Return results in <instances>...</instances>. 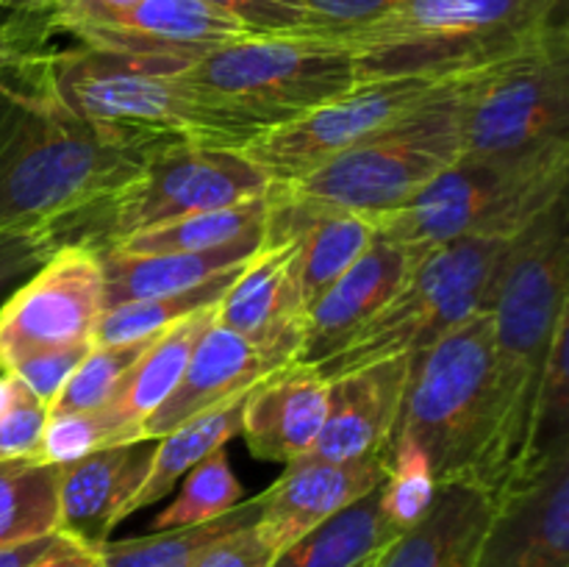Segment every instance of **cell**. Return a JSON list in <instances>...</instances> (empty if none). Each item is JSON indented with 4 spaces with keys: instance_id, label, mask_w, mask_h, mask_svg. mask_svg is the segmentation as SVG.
I'll return each mask as SVG.
<instances>
[{
    "instance_id": "cell-1",
    "label": "cell",
    "mask_w": 569,
    "mask_h": 567,
    "mask_svg": "<svg viewBox=\"0 0 569 567\" xmlns=\"http://www.w3.org/2000/svg\"><path fill=\"white\" fill-rule=\"evenodd\" d=\"M567 198L511 248L492 306V437L478 487L492 498L526 481L542 456V392L550 345L569 311Z\"/></svg>"
},
{
    "instance_id": "cell-2",
    "label": "cell",
    "mask_w": 569,
    "mask_h": 567,
    "mask_svg": "<svg viewBox=\"0 0 569 567\" xmlns=\"http://www.w3.org/2000/svg\"><path fill=\"white\" fill-rule=\"evenodd\" d=\"M37 59L0 72V233L44 228L137 176L161 145L187 142L70 115L42 87Z\"/></svg>"
},
{
    "instance_id": "cell-3",
    "label": "cell",
    "mask_w": 569,
    "mask_h": 567,
    "mask_svg": "<svg viewBox=\"0 0 569 567\" xmlns=\"http://www.w3.org/2000/svg\"><path fill=\"white\" fill-rule=\"evenodd\" d=\"M567 0H400L381 22L339 39L356 78H453L503 61L565 17ZM337 42V39H333Z\"/></svg>"
},
{
    "instance_id": "cell-4",
    "label": "cell",
    "mask_w": 569,
    "mask_h": 567,
    "mask_svg": "<svg viewBox=\"0 0 569 567\" xmlns=\"http://www.w3.org/2000/svg\"><path fill=\"white\" fill-rule=\"evenodd\" d=\"M189 92L220 120L237 148L287 126L359 83L345 44L311 33L242 37L181 67Z\"/></svg>"
},
{
    "instance_id": "cell-5",
    "label": "cell",
    "mask_w": 569,
    "mask_h": 567,
    "mask_svg": "<svg viewBox=\"0 0 569 567\" xmlns=\"http://www.w3.org/2000/svg\"><path fill=\"white\" fill-rule=\"evenodd\" d=\"M569 139L500 156H459L400 209L372 217L381 239L445 245L467 237H520L567 198Z\"/></svg>"
},
{
    "instance_id": "cell-6",
    "label": "cell",
    "mask_w": 569,
    "mask_h": 567,
    "mask_svg": "<svg viewBox=\"0 0 569 567\" xmlns=\"http://www.w3.org/2000/svg\"><path fill=\"white\" fill-rule=\"evenodd\" d=\"M470 72L456 76L437 98L422 103L395 126L289 183H270L267 206L320 215L378 217L400 209L426 189L437 172L461 156L459 103Z\"/></svg>"
},
{
    "instance_id": "cell-7",
    "label": "cell",
    "mask_w": 569,
    "mask_h": 567,
    "mask_svg": "<svg viewBox=\"0 0 569 567\" xmlns=\"http://www.w3.org/2000/svg\"><path fill=\"white\" fill-rule=\"evenodd\" d=\"M270 181L239 148L170 142L103 198L48 222L50 245L106 253L114 245L200 211L264 198Z\"/></svg>"
},
{
    "instance_id": "cell-8",
    "label": "cell",
    "mask_w": 569,
    "mask_h": 567,
    "mask_svg": "<svg viewBox=\"0 0 569 567\" xmlns=\"http://www.w3.org/2000/svg\"><path fill=\"white\" fill-rule=\"evenodd\" d=\"M492 437V311H478L415 354L392 439L426 454L437 484H478Z\"/></svg>"
},
{
    "instance_id": "cell-9",
    "label": "cell",
    "mask_w": 569,
    "mask_h": 567,
    "mask_svg": "<svg viewBox=\"0 0 569 567\" xmlns=\"http://www.w3.org/2000/svg\"><path fill=\"white\" fill-rule=\"evenodd\" d=\"M33 67L50 98L94 126L237 148L220 120L181 81L187 64L78 44L48 50Z\"/></svg>"
},
{
    "instance_id": "cell-10",
    "label": "cell",
    "mask_w": 569,
    "mask_h": 567,
    "mask_svg": "<svg viewBox=\"0 0 569 567\" xmlns=\"http://www.w3.org/2000/svg\"><path fill=\"white\" fill-rule=\"evenodd\" d=\"M520 237H467L433 245L398 295L317 370L331 381L372 361L415 356L472 315L487 311Z\"/></svg>"
},
{
    "instance_id": "cell-11",
    "label": "cell",
    "mask_w": 569,
    "mask_h": 567,
    "mask_svg": "<svg viewBox=\"0 0 569 567\" xmlns=\"http://www.w3.org/2000/svg\"><path fill=\"white\" fill-rule=\"evenodd\" d=\"M461 156L522 153L569 139V26L470 72L459 103Z\"/></svg>"
},
{
    "instance_id": "cell-12",
    "label": "cell",
    "mask_w": 569,
    "mask_h": 567,
    "mask_svg": "<svg viewBox=\"0 0 569 567\" xmlns=\"http://www.w3.org/2000/svg\"><path fill=\"white\" fill-rule=\"evenodd\" d=\"M453 78H387L356 83L350 92L328 100L320 109L287 126L256 133L239 150L264 172L270 183L298 181L333 156L409 117L422 103L437 98Z\"/></svg>"
},
{
    "instance_id": "cell-13",
    "label": "cell",
    "mask_w": 569,
    "mask_h": 567,
    "mask_svg": "<svg viewBox=\"0 0 569 567\" xmlns=\"http://www.w3.org/2000/svg\"><path fill=\"white\" fill-rule=\"evenodd\" d=\"M106 309L100 256L59 248L0 304V372L44 350L92 342Z\"/></svg>"
},
{
    "instance_id": "cell-14",
    "label": "cell",
    "mask_w": 569,
    "mask_h": 567,
    "mask_svg": "<svg viewBox=\"0 0 569 567\" xmlns=\"http://www.w3.org/2000/svg\"><path fill=\"white\" fill-rule=\"evenodd\" d=\"M476 567H569V437L495 498Z\"/></svg>"
},
{
    "instance_id": "cell-15",
    "label": "cell",
    "mask_w": 569,
    "mask_h": 567,
    "mask_svg": "<svg viewBox=\"0 0 569 567\" xmlns=\"http://www.w3.org/2000/svg\"><path fill=\"white\" fill-rule=\"evenodd\" d=\"M428 250V245L389 242L378 237L359 261L311 304L298 359L320 365L339 354L398 295Z\"/></svg>"
},
{
    "instance_id": "cell-16",
    "label": "cell",
    "mask_w": 569,
    "mask_h": 567,
    "mask_svg": "<svg viewBox=\"0 0 569 567\" xmlns=\"http://www.w3.org/2000/svg\"><path fill=\"white\" fill-rule=\"evenodd\" d=\"M306 315L295 242L261 248L217 300V326L281 361L300 356Z\"/></svg>"
},
{
    "instance_id": "cell-17",
    "label": "cell",
    "mask_w": 569,
    "mask_h": 567,
    "mask_svg": "<svg viewBox=\"0 0 569 567\" xmlns=\"http://www.w3.org/2000/svg\"><path fill=\"white\" fill-rule=\"evenodd\" d=\"M387 478L383 454L359 459H303L283 467L281 478L261 493V511L256 531L276 554L309 534L328 517L378 489Z\"/></svg>"
},
{
    "instance_id": "cell-18",
    "label": "cell",
    "mask_w": 569,
    "mask_h": 567,
    "mask_svg": "<svg viewBox=\"0 0 569 567\" xmlns=\"http://www.w3.org/2000/svg\"><path fill=\"white\" fill-rule=\"evenodd\" d=\"M411 361L415 356L400 354L331 378L326 422L306 456L345 461L387 454L403 409Z\"/></svg>"
},
{
    "instance_id": "cell-19",
    "label": "cell",
    "mask_w": 569,
    "mask_h": 567,
    "mask_svg": "<svg viewBox=\"0 0 569 567\" xmlns=\"http://www.w3.org/2000/svg\"><path fill=\"white\" fill-rule=\"evenodd\" d=\"M153 448L156 439H137L56 465V531L100 548L126 520V506L148 476Z\"/></svg>"
},
{
    "instance_id": "cell-20",
    "label": "cell",
    "mask_w": 569,
    "mask_h": 567,
    "mask_svg": "<svg viewBox=\"0 0 569 567\" xmlns=\"http://www.w3.org/2000/svg\"><path fill=\"white\" fill-rule=\"evenodd\" d=\"M70 37L111 53L189 64L220 44L253 33L203 0H139L120 20L78 28Z\"/></svg>"
},
{
    "instance_id": "cell-21",
    "label": "cell",
    "mask_w": 569,
    "mask_h": 567,
    "mask_svg": "<svg viewBox=\"0 0 569 567\" xmlns=\"http://www.w3.org/2000/svg\"><path fill=\"white\" fill-rule=\"evenodd\" d=\"M331 381L309 361H287L267 372L242 404V437L250 454L272 465L306 456L328 415Z\"/></svg>"
},
{
    "instance_id": "cell-22",
    "label": "cell",
    "mask_w": 569,
    "mask_h": 567,
    "mask_svg": "<svg viewBox=\"0 0 569 567\" xmlns=\"http://www.w3.org/2000/svg\"><path fill=\"white\" fill-rule=\"evenodd\" d=\"M287 365L267 354L259 345L222 326H211L192 350L181 381L176 384L164 404L144 420L142 437L161 439L172 428L183 426L203 411L244 398L267 372Z\"/></svg>"
},
{
    "instance_id": "cell-23",
    "label": "cell",
    "mask_w": 569,
    "mask_h": 567,
    "mask_svg": "<svg viewBox=\"0 0 569 567\" xmlns=\"http://www.w3.org/2000/svg\"><path fill=\"white\" fill-rule=\"evenodd\" d=\"M495 498L472 481L439 484L420 523L389 539L372 567H476Z\"/></svg>"
},
{
    "instance_id": "cell-24",
    "label": "cell",
    "mask_w": 569,
    "mask_h": 567,
    "mask_svg": "<svg viewBox=\"0 0 569 567\" xmlns=\"http://www.w3.org/2000/svg\"><path fill=\"white\" fill-rule=\"evenodd\" d=\"M217 322V304L203 306L192 315L181 317L156 337V342L139 356L137 365L128 370L117 392L103 406L92 409L103 428L109 431L111 445L137 442L142 437V426L156 409L176 389L187 370L192 350L200 337Z\"/></svg>"
},
{
    "instance_id": "cell-25",
    "label": "cell",
    "mask_w": 569,
    "mask_h": 567,
    "mask_svg": "<svg viewBox=\"0 0 569 567\" xmlns=\"http://www.w3.org/2000/svg\"><path fill=\"white\" fill-rule=\"evenodd\" d=\"M261 242H264V233L233 239L209 250H189V253H100L106 309L200 287L209 278L226 272L228 267L242 265L250 256L259 253Z\"/></svg>"
},
{
    "instance_id": "cell-26",
    "label": "cell",
    "mask_w": 569,
    "mask_h": 567,
    "mask_svg": "<svg viewBox=\"0 0 569 567\" xmlns=\"http://www.w3.org/2000/svg\"><path fill=\"white\" fill-rule=\"evenodd\" d=\"M242 404L244 398H237L231 404L217 406V409L203 411V415L192 417L189 422L156 439L148 476L139 484L133 498L128 500L126 517H131L139 509H148L156 500L170 495L194 465L226 448L242 431Z\"/></svg>"
},
{
    "instance_id": "cell-27",
    "label": "cell",
    "mask_w": 569,
    "mask_h": 567,
    "mask_svg": "<svg viewBox=\"0 0 569 567\" xmlns=\"http://www.w3.org/2000/svg\"><path fill=\"white\" fill-rule=\"evenodd\" d=\"M395 539L381 515V487L295 539L270 567H361Z\"/></svg>"
},
{
    "instance_id": "cell-28",
    "label": "cell",
    "mask_w": 569,
    "mask_h": 567,
    "mask_svg": "<svg viewBox=\"0 0 569 567\" xmlns=\"http://www.w3.org/2000/svg\"><path fill=\"white\" fill-rule=\"evenodd\" d=\"M261 495L242 500L228 515L209 523L181 528H164L148 537H133L98 548L103 567H198L226 537L259 520Z\"/></svg>"
},
{
    "instance_id": "cell-29",
    "label": "cell",
    "mask_w": 569,
    "mask_h": 567,
    "mask_svg": "<svg viewBox=\"0 0 569 567\" xmlns=\"http://www.w3.org/2000/svg\"><path fill=\"white\" fill-rule=\"evenodd\" d=\"M267 222V195L248 200V203L226 206V209L200 211V215L181 217L167 226L150 228L126 242L114 245L106 253L122 256H150V253H189V250H209L233 239L264 233Z\"/></svg>"
},
{
    "instance_id": "cell-30",
    "label": "cell",
    "mask_w": 569,
    "mask_h": 567,
    "mask_svg": "<svg viewBox=\"0 0 569 567\" xmlns=\"http://www.w3.org/2000/svg\"><path fill=\"white\" fill-rule=\"evenodd\" d=\"M56 465L0 461V548L56 531Z\"/></svg>"
},
{
    "instance_id": "cell-31",
    "label": "cell",
    "mask_w": 569,
    "mask_h": 567,
    "mask_svg": "<svg viewBox=\"0 0 569 567\" xmlns=\"http://www.w3.org/2000/svg\"><path fill=\"white\" fill-rule=\"evenodd\" d=\"M250 259H253V256H250ZM248 261L228 267V270L220 272V276L209 278V281H203L200 287L183 289V292L109 306V309H103V315H100L98 326H94L92 342L122 345V342H133V339L150 337V334L164 331L167 326H172V322L181 320V317L192 315V311L203 309V306L217 304V300L222 298V292L231 287L233 278L242 272V267L248 265Z\"/></svg>"
},
{
    "instance_id": "cell-32",
    "label": "cell",
    "mask_w": 569,
    "mask_h": 567,
    "mask_svg": "<svg viewBox=\"0 0 569 567\" xmlns=\"http://www.w3.org/2000/svg\"><path fill=\"white\" fill-rule=\"evenodd\" d=\"M242 500L244 489L239 484V478L233 476L231 465H228L226 450H217V454L206 456L200 465H194L183 476L178 498L153 517L150 528L153 531H164V528L209 523L214 517L228 515Z\"/></svg>"
},
{
    "instance_id": "cell-33",
    "label": "cell",
    "mask_w": 569,
    "mask_h": 567,
    "mask_svg": "<svg viewBox=\"0 0 569 567\" xmlns=\"http://www.w3.org/2000/svg\"><path fill=\"white\" fill-rule=\"evenodd\" d=\"M383 459L387 478L381 484V515L389 531L398 537L431 509L439 484L426 454L411 439H392Z\"/></svg>"
},
{
    "instance_id": "cell-34",
    "label": "cell",
    "mask_w": 569,
    "mask_h": 567,
    "mask_svg": "<svg viewBox=\"0 0 569 567\" xmlns=\"http://www.w3.org/2000/svg\"><path fill=\"white\" fill-rule=\"evenodd\" d=\"M159 334H150V337L133 339V342L122 345H92V350L83 356L81 365L72 370V376L67 378L64 387L59 389L53 404L48 406V415L92 411L98 409V406H103L106 400L117 392V387H120L122 378L128 376V370L137 365L139 356L156 342Z\"/></svg>"
},
{
    "instance_id": "cell-35",
    "label": "cell",
    "mask_w": 569,
    "mask_h": 567,
    "mask_svg": "<svg viewBox=\"0 0 569 567\" xmlns=\"http://www.w3.org/2000/svg\"><path fill=\"white\" fill-rule=\"evenodd\" d=\"M48 406L14 372H0V461H39Z\"/></svg>"
},
{
    "instance_id": "cell-36",
    "label": "cell",
    "mask_w": 569,
    "mask_h": 567,
    "mask_svg": "<svg viewBox=\"0 0 569 567\" xmlns=\"http://www.w3.org/2000/svg\"><path fill=\"white\" fill-rule=\"evenodd\" d=\"M569 437V311L556 326L542 392V456Z\"/></svg>"
},
{
    "instance_id": "cell-37",
    "label": "cell",
    "mask_w": 569,
    "mask_h": 567,
    "mask_svg": "<svg viewBox=\"0 0 569 567\" xmlns=\"http://www.w3.org/2000/svg\"><path fill=\"white\" fill-rule=\"evenodd\" d=\"M309 20L311 37L348 39L381 22L400 0H295Z\"/></svg>"
},
{
    "instance_id": "cell-38",
    "label": "cell",
    "mask_w": 569,
    "mask_h": 567,
    "mask_svg": "<svg viewBox=\"0 0 569 567\" xmlns=\"http://www.w3.org/2000/svg\"><path fill=\"white\" fill-rule=\"evenodd\" d=\"M237 20L253 37L309 33V20L295 0H203Z\"/></svg>"
},
{
    "instance_id": "cell-39",
    "label": "cell",
    "mask_w": 569,
    "mask_h": 567,
    "mask_svg": "<svg viewBox=\"0 0 569 567\" xmlns=\"http://www.w3.org/2000/svg\"><path fill=\"white\" fill-rule=\"evenodd\" d=\"M94 342H81V345H70V348H56V350H44V354L31 356V359L20 361L14 367V376H20L26 381V387L42 400L44 406L53 404V398L59 395V389L64 387L67 378L72 376L78 365H81L83 356L92 350Z\"/></svg>"
},
{
    "instance_id": "cell-40",
    "label": "cell",
    "mask_w": 569,
    "mask_h": 567,
    "mask_svg": "<svg viewBox=\"0 0 569 567\" xmlns=\"http://www.w3.org/2000/svg\"><path fill=\"white\" fill-rule=\"evenodd\" d=\"M50 253H53V245H50V237L44 228L0 233V304Z\"/></svg>"
},
{
    "instance_id": "cell-41",
    "label": "cell",
    "mask_w": 569,
    "mask_h": 567,
    "mask_svg": "<svg viewBox=\"0 0 569 567\" xmlns=\"http://www.w3.org/2000/svg\"><path fill=\"white\" fill-rule=\"evenodd\" d=\"M53 26L48 17H17L0 20V72L14 70L37 56L48 53Z\"/></svg>"
},
{
    "instance_id": "cell-42",
    "label": "cell",
    "mask_w": 569,
    "mask_h": 567,
    "mask_svg": "<svg viewBox=\"0 0 569 567\" xmlns=\"http://www.w3.org/2000/svg\"><path fill=\"white\" fill-rule=\"evenodd\" d=\"M137 3L139 0H59L48 20L56 33H72L78 28L106 26V22L120 20Z\"/></svg>"
},
{
    "instance_id": "cell-43",
    "label": "cell",
    "mask_w": 569,
    "mask_h": 567,
    "mask_svg": "<svg viewBox=\"0 0 569 567\" xmlns=\"http://www.w3.org/2000/svg\"><path fill=\"white\" fill-rule=\"evenodd\" d=\"M276 556L278 554L261 539L253 523L222 539L198 567H270Z\"/></svg>"
},
{
    "instance_id": "cell-44",
    "label": "cell",
    "mask_w": 569,
    "mask_h": 567,
    "mask_svg": "<svg viewBox=\"0 0 569 567\" xmlns=\"http://www.w3.org/2000/svg\"><path fill=\"white\" fill-rule=\"evenodd\" d=\"M26 567H103V561H100L98 548L56 531L53 543Z\"/></svg>"
},
{
    "instance_id": "cell-45",
    "label": "cell",
    "mask_w": 569,
    "mask_h": 567,
    "mask_svg": "<svg viewBox=\"0 0 569 567\" xmlns=\"http://www.w3.org/2000/svg\"><path fill=\"white\" fill-rule=\"evenodd\" d=\"M56 531L53 534H44V537L37 539H28V543L20 545H9V548H0V567H26L28 561L37 559L50 543H53Z\"/></svg>"
},
{
    "instance_id": "cell-46",
    "label": "cell",
    "mask_w": 569,
    "mask_h": 567,
    "mask_svg": "<svg viewBox=\"0 0 569 567\" xmlns=\"http://www.w3.org/2000/svg\"><path fill=\"white\" fill-rule=\"evenodd\" d=\"M59 0H0V9L17 17H48Z\"/></svg>"
},
{
    "instance_id": "cell-47",
    "label": "cell",
    "mask_w": 569,
    "mask_h": 567,
    "mask_svg": "<svg viewBox=\"0 0 569 567\" xmlns=\"http://www.w3.org/2000/svg\"><path fill=\"white\" fill-rule=\"evenodd\" d=\"M372 559H376V556H372ZM372 559H370V561H365V565H361V567H372Z\"/></svg>"
}]
</instances>
